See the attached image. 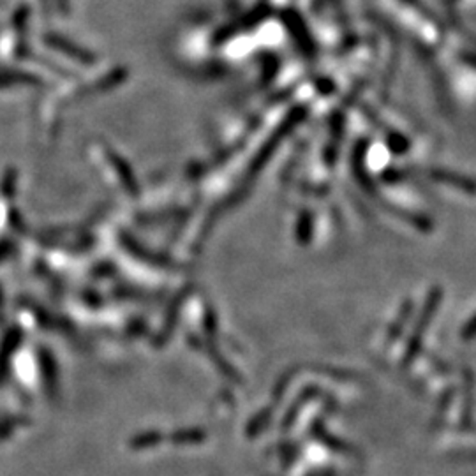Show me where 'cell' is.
Returning a JSON list of instances; mask_svg holds the SVG:
<instances>
[{
	"mask_svg": "<svg viewBox=\"0 0 476 476\" xmlns=\"http://www.w3.org/2000/svg\"><path fill=\"white\" fill-rule=\"evenodd\" d=\"M439 300H441V293H439V289H434V292H432L427 298V304H425L424 311H421L420 321L416 323L415 332H413L411 339H409V343H408V351H406V357H404L406 365H408V363L411 362L413 358H415V355H418V351H420L421 339H424L425 328H427L428 321H431L432 316H434L436 309H438Z\"/></svg>",
	"mask_w": 476,
	"mask_h": 476,
	"instance_id": "6da1fadb",
	"label": "cell"
},
{
	"mask_svg": "<svg viewBox=\"0 0 476 476\" xmlns=\"http://www.w3.org/2000/svg\"><path fill=\"white\" fill-rule=\"evenodd\" d=\"M431 177L438 182H445V184L453 185V187L463 189V191L476 192V182H473L471 179H466V177H463V175H457V173L438 172V170H434V172H431Z\"/></svg>",
	"mask_w": 476,
	"mask_h": 476,
	"instance_id": "7a4b0ae2",
	"label": "cell"
},
{
	"mask_svg": "<svg viewBox=\"0 0 476 476\" xmlns=\"http://www.w3.org/2000/svg\"><path fill=\"white\" fill-rule=\"evenodd\" d=\"M476 337V316L475 318L470 319V323H467L466 326L463 328V339L464 341H470Z\"/></svg>",
	"mask_w": 476,
	"mask_h": 476,
	"instance_id": "3957f363",
	"label": "cell"
}]
</instances>
